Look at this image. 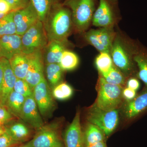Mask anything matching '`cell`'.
<instances>
[{
    "instance_id": "21",
    "label": "cell",
    "mask_w": 147,
    "mask_h": 147,
    "mask_svg": "<svg viewBox=\"0 0 147 147\" xmlns=\"http://www.w3.org/2000/svg\"><path fill=\"white\" fill-rule=\"evenodd\" d=\"M84 147H89L98 142L105 141L103 131L92 124L88 123L83 132Z\"/></svg>"
},
{
    "instance_id": "27",
    "label": "cell",
    "mask_w": 147,
    "mask_h": 147,
    "mask_svg": "<svg viewBox=\"0 0 147 147\" xmlns=\"http://www.w3.org/2000/svg\"><path fill=\"white\" fill-rule=\"evenodd\" d=\"M95 63L99 75L101 76L108 73L114 65L111 55L106 53H99L96 58Z\"/></svg>"
},
{
    "instance_id": "23",
    "label": "cell",
    "mask_w": 147,
    "mask_h": 147,
    "mask_svg": "<svg viewBox=\"0 0 147 147\" xmlns=\"http://www.w3.org/2000/svg\"><path fill=\"white\" fill-rule=\"evenodd\" d=\"M26 98L13 90L7 97L5 106L15 117L20 119Z\"/></svg>"
},
{
    "instance_id": "37",
    "label": "cell",
    "mask_w": 147,
    "mask_h": 147,
    "mask_svg": "<svg viewBox=\"0 0 147 147\" xmlns=\"http://www.w3.org/2000/svg\"><path fill=\"white\" fill-rule=\"evenodd\" d=\"M140 87V83L138 79L135 78H130L127 82V87L129 88L137 91Z\"/></svg>"
},
{
    "instance_id": "2",
    "label": "cell",
    "mask_w": 147,
    "mask_h": 147,
    "mask_svg": "<svg viewBox=\"0 0 147 147\" xmlns=\"http://www.w3.org/2000/svg\"><path fill=\"white\" fill-rule=\"evenodd\" d=\"M42 23L48 41H67L68 37L74 31L71 11L63 5L62 3L52 8Z\"/></svg>"
},
{
    "instance_id": "14",
    "label": "cell",
    "mask_w": 147,
    "mask_h": 147,
    "mask_svg": "<svg viewBox=\"0 0 147 147\" xmlns=\"http://www.w3.org/2000/svg\"><path fill=\"white\" fill-rule=\"evenodd\" d=\"M63 142L64 147H84L79 110L77 111L72 122L66 129Z\"/></svg>"
},
{
    "instance_id": "38",
    "label": "cell",
    "mask_w": 147,
    "mask_h": 147,
    "mask_svg": "<svg viewBox=\"0 0 147 147\" xmlns=\"http://www.w3.org/2000/svg\"><path fill=\"white\" fill-rule=\"evenodd\" d=\"M4 69L3 61L0 59V98L2 88L3 79Z\"/></svg>"
},
{
    "instance_id": "18",
    "label": "cell",
    "mask_w": 147,
    "mask_h": 147,
    "mask_svg": "<svg viewBox=\"0 0 147 147\" xmlns=\"http://www.w3.org/2000/svg\"><path fill=\"white\" fill-rule=\"evenodd\" d=\"M3 65L4 74L0 104L4 105L11 93L13 90L17 78L11 67L9 61L5 58H1Z\"/></svg>"
},
{
    "instance_id": "39",
    "label": "cell",
    "mask_w": 147,
    "mask_h": 147,
    "mask_svg": "<svg viewBox=\"0 0 147 147\" xmlns=\"http://www.w3.org/2000/svg\"><path fill=\"white\" fill-rule=\"evenodd\" d=\"M89 147H108L105 143V141H102L96 143L92 145Z\"/></svg>"
},
{
    "instance_id": "24",
    "label": "cell",
    "mask_w": 147,
    "mask_h": 147,
    "mask_svg": "<svg viewBox=\"0 0 147 147\" xmlns=\"http://www.w3.org/2000/svg\"><path fill=\"white\" fill-rule=\"evenodd\" d=\"M38 15L40 21L43 23L52 8L61 3V0H30Z\"/></svg>"
},
{
    "instance_id": "34",
    "label": "cell",
    "mask_w": 147,
    "mask_h": 147,
    "mask_svg": "<svg viewBox=\"0 0 147 147\" xmlns=\"http://www.w3.org/2000/svg\"><path fill=\"white\" fill-rule=\"evenodd\" d=\"M10 5L12 11H14L24 8L30 3V0H6Z\"/></svg>"
},
{
    "instance_id": "8",
    "label": "cell",
    "mask_w": 147,
    "mask_h": 147,
    "mask_svg": "<svg viewBox=\"0 0 147 147\" xmlns=\"http://www.w3.org/2000/svg\"><path fill=\"white\" fill-rule=\"evenodd\" d=\"M60 128L59 121L44 124L31 140L33 147H64Z\"/></svg>"
},
{
    "instance_id": "3",
    "label": "cell",
    "mask_w": 147,
    "mask_h": 147,
    "mask_svg": "<svg viewBox=\"0 0 147 147\" xmlns=\"http://www.w3.org/2000/svg\"><path fill=\"white\" fill-rule=\"evenodd\" d=\"M98 0H65L63 5L71 11L74 31L84 33L92 24Z\"/></svg>"
},
{
    "instance_id": "6",
    "label": "cell",
    "mask_w": 147,
    "mask_h": 147,
    "mask_svg": "<svg viewBox=\"0 0 147 147\" xmlns=\"http://www.w3.org/2000/svg\"><path fill=\"white\" fill-rule=\"evenodd\" d=\"M87 119L88 123L101 129L106 137H109L115 130L119 121L118 109L105 111L98 108L95 104L88 110Z\"/></svg>"
},
{
    "instance_id": "5",
    "label": "cell",
    "mask_w": 147,
    "mask_h": 147,
    "mask_svg": "<svg viewBox=\"0 0 147 147\" xmlns=\"http://www.w3.org/2000/svg\"><path fill=\"white\" fill-rule=\"evenodd\" d=\"M121 19L119 0H98L92 23L98 28H115Z\"/></svg>"
},
{
    "instance_id": "25",
    "label": "cell",
    "mask_w": 147,
    "mask_h": 147,
    "mask_svg": "<svg viewBox=\"0 0 147 147\" xmlns=\"http://www.w3.org/2000/svg\"><path fill=\"white\" fill-rule=\"evenodd\" d=\"M137 68V76L147 87V48L141 45L134 58Z\"/></svg>"
},
{
    "instance_id": "13",
    "label": "cell",
    "mask_w": 147,
    "mask_h": 147,
    "mask_svg": "<svg viewBox=\"0 0 147 147\" xmlns=\"http://www.w3.org/2000/svg\"><path fill=\"white\" fill-rule=\"evenodd\" d=\"M20 119L36 131L44 125L42 116L40 113L33 96L26 98L22 108Z\"/></svg>"
},
{
    "instance_id": "40",
    "label": "cell",
    "mask_w": 147,
    "mask_h": 147,
    "mask_svg": "<svg viewBox=\"0 0 147 147\" xmlns=\"http://www.w3.org/2000/svg\"><path fill=\"white\" fill-rule=\"evenodd\" d=\"M14 147H33V146L32 144L31 140H30L26 143H23Z\"/></svg>"
},
{
    "instance_id": "26",
    "label": "cell",
    "mask_w": 147,
    "mask_h": 147,
    "mask_svg": "<svg viewBox=\"0 0 147 147\" xmlns=\"http://www.w3.org/2000/svg\"><path fill=\"white\" fill-rule=\"evenodd\" d=\"M79 58L75 53L69 50L64 51L60 61V66L63 71H71L79 65Z\"/></svg>"
},
{
    "instance_id": "42",
    "label": "cell",
    "mask_w": 147,
    "mask_h": 147,
    "mask_svg": "<svg viewBox=\"0 0 147 147\" xmlns=\"http://www.w3.org/2000/svg\"><path fill=\"white\" fill-rule=\"evenodd\" d=\"M5 15H5V14H1V13H0V19H1L2 18H3V17L5 16Z\"/></svg>"
},
{
    "instance_id": "28",
    "label": "cell",
    "mask_w": 147,
    "mask_h": 147,
    "mask_svg": "<svg viewBox=\"0 0 147 147\" xmlns=\"http://www.w3.org/2000/svg\"><path fill=\"white\" fill-rule=\"evenodd\" d=\"M13 12L11 11L0 19V38L16 34V26L13 21Z\"/></svg>"
},
{
    "instance_id": "7",
    "label": "cell",
    "mask_w": 147,
    "mask_h": 147,
    "mask_svg": "<svg viewBox=\"0 0 147 147\" xmlns=\"http://www.w3.org/2000/svg\"><path fill=\"white\" fill-rule=\"evenodd\" d=\"M48 42L43 23L38 21L21 36L22 52L30 55L42 51Z\"/></svg>"
},
{
    "instance_id": "30",
    "label": "cell",
    "mask_w": 147,
    "mask_h": 147,
    "mask_svg": "<svg viewBox=\"0 0 147 147\" xmlns=\"http://www.w3.org/2000/svg\"><path fill=\"white\" fill-rule=\"evenodd\" d=\"M73 93V89L65 82H61L52 89L53 97L58 100H67L72 96Z\"/></svg>"
},
{
    "instance_id": "9",
    "label": "cell",
    "mask_w": 147,
    "mask_h": 147,
    "mask_svg": "<svg viewBox=\"0 0 147 147\" xmlns=\"http://www.w3.org/2000/svg\"><path fill=\"white\" fill-rule=\"evenodd\" d=\"M116 33L115 28L104 27L91 29L84 33V39L99 53L110 54Z\"/></svg>"
},
{
    "instance_id": "11",
    "label": "cell",
    "mask_w": 147,
    "mask_h": 147,
    "mask_svg": "<svg viewBox=\"0 0 147 147\" xmlns=\"http://www.w3.org/2000/svg\"><path fill=\"white\" fill-rule=\"evenodd\" d=\"M13 11V21L16 26V34L19 35H23L39 21L37 13L30 2L26 7Z\"/></svg>"
},
{
    "instance_id": "20",
    "label": "cell",
    "mask_w": 147,
    "mask_h": 147,
    "mask_svg": "<svg viewBox=\"0 0 147 147\" xmlns=\"http://www.w3.org/2000/svg\"><path fill=\"white\" fill-rule=\"evenodd\" d=\"M29 55L21 53L9 60V64L17 79H25L28 68Z\"/></svg>"
},
{
    "instance_id": "1",
    "label": "cell",
    "mask_w": 147,
    "mask_h": 147,
    "mask_svg": "<svg viewBox=\"0 0 147 147\" xmlns=\"http://www.w3.org/2000/svg\"><path fill=\"white\" fill-rule=\"evenodd\" d=\"M141 45L121 31H117L110 55L114 64L126 77L135 72L137 65L134 58Z\"/></svg>"
},
{
    "instance_id": "31",
    "label": "cell",
    "mask_w": 147,
    "mask_h": 147,
    "mask_svg": "<svg viewBox=\"0 0 147 147\" xmlns=\"http://www.w3.org/2000/svg\"><path fill=\"white\" fill-rule=\"evenodd\" d=\"M13 90L22 95L26 98L33 96V90L25 79H17Z\"/></svg>"
},
{
    "instance_id": "19",
    "label": "cell",
    "mask_w": 147,
    "mask_h": 147,
    "mask_svg": "<svg viewBox=\"0 0 147 147\" xmlns=\"http://www.w3.org/2000/svg\"><path fill=\"white\" fill-rule=\"evenodd\" d=\"M147 109V90L129 101L124 108V114L127 118L137 117Z\"/></svg>"
},
{
    "instance_id": "33",
    "label": "cell",
    "mask_w": 147,
    "mask_h": 147,
    "mask_svg": "<svg viewBox=\"0 0 147 147\" xmlns=\"http://www.w3.org/2000/svg\"><path fill=\"white\" fill-rule=\"evenodd\" d=\"M21 144L13 140L6 132L0 135V147H14Z\"/></svg>"
},
{
    "instance_id": "15",
    "label": "cell",
    "mask_w": 147,
    "mask_h": 147,
    "mask_svg": "<svg viewBox=\"0 0 147 147\" xmlns=\"http://www.w3.org/2000/svg\"><path fill=\"white\" fill-rule=\"evenodd\" d=\"M5 132L21 144L30 141L33 137V129L23 121L16 119L4 125Z\"/></svg>"
},
{
    "instance_id": "29",
    "label": "cell",
    "mask_w": 147,
    "mask_h": 147,
    "mask_svg": "<svg viewBox=\"0 0 147 147\" xmlns=\"http://www.w3.org/2000/svg\"><path fill=\"white\" fill-rule=\"evenodd\" d=\"M101 76L109 84L122 87L125 84L127 78L114 64L108 73Z\"/></svg>"
},
{
    "instance_id": "32",
    "label": "cell",
    "mask_w": 147,
    "mask_h": 147,
    "mask_svg": "<svg viewBox=\"0 0 147 147\" xmlns=\"http://www.w3.org/2000/svg\"><path fill=\"white\" fill-rule=\"evenodd\" d=\"M16 119H18L11 114L5 105L0 104V124L5 125Z\"/></svg>"
},
{
    "instance_id": "36",
    "label": "cell",
    "mask_w": 147,
    "mask_h": 147,
    "mask_svg": "<svg viewBox=\"0 0 147 147\" xmlns=\"http://www.w3.org/2000/svg\"><path fill=\"white\" fill-rule=\"evenodd\" d=\"M122 95L124 98L130 101L136 97V91L127 87L123 90Z\"/></svg>"
},
{
    "instance_id": "41",
    "label": "cell",
    "mask_w": 147,
    "mask_h": 147,
    "mask_svg": "<svg viewBox=\"0 0 147 147\" xmlns=\"http://www.w3.org/2000/svg\"><path fill=\"white\" fill-rule=\"evenodd\" d=\"M5 132V130L4 126V125L0 124V135Z\"/></svg>"
},
{
    "instance_id": "10",
    "label": "cell",
    "mask_w": 147,
    "mask_h": 147,
    "mask_svg": "<svg viewBox=\"0 0 147 147\" xmlns=\"http://www.w3.org/2000/svg\"><path fill=\"white\" fill-rule=\"evenodd\" d=\"M33 96L41 115L49 117L55 110L56 104L45 77L34 88Z\"/></svg>"
},
{
    "instance_id": "22",
    "label": "cell",
    "mask_w": 147,
    "mask_h": 147,
    "mask_svg": "<svg viewBox=\"0 0 147 147\" xmlns=\"http://www.w3.org/2000/svg\"><path fill=\"white\" fill-rule=\"evenodd\" d=\"M63 70L59 63L46 64L44 66V74L51 89L61 82Z\"/></svg>"
},
{
    "instance_id": "4",
    "label": "cell",
    "mask_w": 147,
    "mask_h": 147,
    "mask_svg": "<svg viewBox=\"0 0 147 147\" xmlns=\"http://www.w3.org/2000/svg\"><path fill=\"white\" fill-rule=\"evenodd\" d=\"M96 88L98 95L95 104L98 108L105 111L117 109L123 97V87L109 84L99 75Z\"/></svg>"
},
{
    "instance_id": "12",
    "label": "cell",
    "mask_w": 147,
    "mask_h": 147,
    "mask_svg": "<svg viewBox=\"0 0 147 147\" xmlns=\"http://www.w3.org/2000/svg\"><path fill=\"white\" fill-rule=\"evenodd\" d=\"M29 64L25 80L34 88L45 78L44 64L42 51L29 55Z\"/></svg>"
},
{
    "instance_id": "35",
    "label": "cell",
    "mask_w": 147,
    "mask_h": 147,
    "mask_svg": "<svg viewBox=\"0 0 147 147\" xmlns=\"http://www.w3.org/2000/svg\"><path fill=\"white\" fill-rule=\"evenodd\" d=\"M12 11V8L9 3L6 0H0V13L8 14Z\"/></svg>"
},
{
    "instance_id": "16",
    "label": "cell",
    "mask_w": 147,
    "mask_h": 147,
    "mask_svg": "<svg viewBox=\"0 0 147 147\" xmlns=\"http://www.w3.org/2000/svg\"><path fill=\"white\" fill-rule=\"evenodd\" d=\"M21 52V36L15 34L0 38V59L5 58L9 60Z\"/></svg>"
},
{
    "instance_id": "17",
    "label": "cell",
    "mask_w": 147,
    "mask_h": 147,
    "mask_svg": "<svg viewBox=\"0 0 147 147\" xmlns=\"http://www.w3.org/2000/svg\"><path fill=\"white\" fill-rule=\"evenodd\" d=\"M70 42L67 41L53 40L48 41L46 47L42 50L44 64L59 63L65 50H68Z\"/></svg>"
}]
</instances>
